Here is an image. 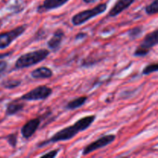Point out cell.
<instances>
[{"mask_svg":"<svg viewBox=\"0 0 158 158\" xmlns=\"http://www.w3.org/2000/svg\"><path fill=\"white\" fill-rule=\"evenodd\" d=\"M96 115H89L79 119L73 125L68 126L63 128L60 131H57L55 134L52 136L48 140H44L38 144L39 148L45 147L51 143H56V142L66 141L73 138L79 133L87 130L95 121Z\"/></svg>","mask_w":158,"mask_h":158,"instance_id":"cell-1","label":"cell"},{"mask_svg":"<svg viewBox=\"0 0 158 158\" xmlns=\"http://www.w3.org/2000/svg\"><path fill=\"white\" fill-rule=\"evenodd\" d=\"M49 52L47 49H40L37 50L26 52L20 56L15 63V68L17 69L31 67L44 61L49 56Z\"/></svg>","mask_w":158,"mask_h":158,"instance_id":"cell-2","label":"cell"},{"mask_svg":"<svg viewBox=\"0 0 158 158\" xmlns=\"http://www.w3.org/2000/svg\"><path fill=\"white\" fill-rule=\"evenodd\" d=\"M106 9H107V5L106 2L100 3L97 6H94V8L81 11V12L75 14L71 19V22H72L73 25L75 26H81L89 20L101 15L106 10Z\"/></svg>","mask_w":158,"mask_h":158,"instance_id":"cell-3","label":"cell"},{"mask_svg":"<svg viewBox=\"0 0 158 158\" xmlns=\"http://www.w3.org/2000/svg\"><path fill=\"white\" fill-rule=\"evenodd\" d=\"M157 29L153 32H149L145 35L143 40H142L141 43L135 49L134 52V56L136 57H143L145 56L148 55L154 46H157L158 40H157Z\"/></svg>","mask_w":158,"mask_h":158,"instance_id":"cell-4","label":"cell"},{"mask_svg":"<svg viewBox=\"0 0 158 158\" xmlns=\"http://www.w3.org/2000/svg\"><path fill=\"white\" fill-rule=\"evenodd\" d=\"M52 94V89L46 85H41L34 88L29 92L26 93L20 97L19 100L24 101H37L49 98Z\"/></svg>","mask_w":158,"mask_h":158,"instance_id":"cell-5","label":"cell"},{"mask_svg":"<svg viewBox=\"0 0 158 158\" xmlns=\"http://www.w3.org/2000/svg\"><path fill=\"white\" fill-rule=\"evenodd\" d=\"M27 25H22L10 31L0 33V49L9 47L15 40L21 36L26 30Z\"/></svg>","mask_w":158,"mask_h":158,"instance_id":"cell-6","label":"cell"},{"mask_svg":"<svg viewBox=\"0 0 158 158\" xmlns=\"http://www.w3.org/2000/svg\"><path fill=\"white\" fill-rule=\"evenodd\" d=\"M115 139L116 136L114 134H106V135L102 136V137H99L97 140H96L95 141L86 145L83 148L82 154L83 156L88 155V154H91L97 150L105 148V147L112 143L115 140Z\"/></svg>","mask_w":158,"mask_h":158,"instance_id":"cell-7","label":"cell"},{"mask_svg":"<svg viewBox=\"0 0 158 158\" xmlns=\"http://www.w3.org/2000/svg\"><path fill=\"white\" fill-rule=\"evenodd\" d=\"M41 123L40 118H33L28 120L21 128V134L23 138L29 139L35 134Z\"/></svg>","mask_w":158,"mask_h":158,"instance_id":"cell-8","label":"cell"},{"mask_svg":"<svg viewBox=\"0 0 158 158\" xmlns=\"http://www.w3.org/2000/svg\"><path fill=\"white\" fill-rule=\"evenodd\" d=\"M69 1V0H44L43 4L40 5L37 7V12L42 14L49 11L54 10L64 6Z\"/></svg>","mask_w":158,"mask_h":158,"instance_id":"cell-9","label":"cell"},{"mask_svg":"<svg viewBox=\"0 0 158 158\" xmlns=\"http://www.w3.org/2000/svg\"><path fill=\"white\" fill-rule=\"evenodd\" d=\"M135 2V0H117L115 4L110 9V12H108V17H116L120 15L121 12L127 9L133 3Z\"/></svg>","mask_w":158,"mask_h":158,"instance_id":"cell-10","label":"cell"},{"mask_svg":"<svg viewBox=\"0 0 158 158\" xmlns=\"http://www.w3.org/2000/svg\"><path fill=\"white\" fill-rule=\"evenodd\" d=\"M65 37V32L62 29H57L52 34V37L48 40L47 46L49 49L57 51L60 48L63 40Z\"/></svg>","mask_w":158,"mask_h":158,"instance_id":"cell-11","label":"cell"},{"mask_svg":"<svg viewBox=\"0 0 158 158\" xmlns=\"http://www.w3.org/2000/svg\"><path fill=\"white\" fill-rule=\"evenodd\" d=\"M31 77L35 80H46L50 79L53 76V72L47 66H40L32 70L30 73Z\"/></svg>","mask_w":158,"mask_h":158,"instance_id":"cell-12","label":"cell"},{"mask_svg":"<svg viewBox=\"0 0 158 158\" xmlns=\"http://www.w3.org/2000/svg\"><path fill=\"white\" fill-rule=\"evenodd\" d=\"M26 106V103L19 102L18 100H13L6 105V116H14L15 114H19V112L23 111L24 110V107Z\"/></svg>","mask_w":158,"mask_h":158,"instance_id":"cell-13","label":"cell"},{"mask_svg":"<svg viewBox=\"0 0 158 158\" xmlns=\"http://www.w3.org/2000/svg\"><path fill=\"white\" fill-rule=\"evenodd\" d=\"M88 97L82 96V97H77V98H75L73 100H70L69 102H68V103L66 105L65 107H66V110H77L83 106L86 103Z\"/></svg>","mask_w":158,"mask_h":158,"instance_id":"cell-14","label":"cell"},{"mask_svg":"<svg viewBox=\"0 0 158 158\" xmlns=\"http://www.w3.org/2000/svg\"><path fill=\"white\" fill-rule=\"evenodd\" d=\"M143 32V29L142 26H136V27L132 28L128 31V37L131 40H137L141 36Z\"/></svg>","mask_w":158,"mask_h":158,"instance_id":"cell-15","label":"cell"},{"mask_svg":"<svg viewBox=\"0 0 158 158\" xmlns=\"http://www.w3.org/2000/svg\"><path fill=\"white\" fill-rule=\"evenodd\" d=\"M21 80H17V79H9L2 83L3 87L8 89H13L15 88L18 87L21 85Z\"/></svg>","mask_w":158,"mask_h":158,"instance_id":"cell-16","label":"cell"},{"mask_svg":"<svg viewBox=\"0 0 158 158\" xmlns=\"http://www.w3.org/2000/svg\"><path fill=\"white\" fill-rule=\"evenodd\" d=\"M145 12L148 15H155L158 12V0H154L150 5L145 7Z\"/></svg>","mask_w":158,"mask_h":158,"instance_id":"cell-17","label":"cell"},{"mask_svg":"<svg viewBox=\"0 0 158 158\" xmlns=\"http://www.w3.org/2000/svg\"><path fill=\"white\" fill-rule=\"evenodd\" d=\"M158 70V64L157 63H151V64L147 65L144 66L142 70V74L143 75H149V74L157 72Z\"/></svg>","mask_w":158,"mask_h":158,"instance_id":"cell-18","label":"cell"},{"mask_svg":"<svg viewBox=\"0 0 158 158\" xmlns=\"http://www.w3.org/2000/svg\"><path fill=\"white\" fill-rule=\"evenodd\" d=\"M8 143L12 147V148H15L17 146V142H18V133H13V134H9L6 137Z\"/></svg>","mask_w":158,"mask_h":158,"instance_id":"cell-19","label":"cell"},{"mask_svg":"<svg viewBox=\"0 0 158 158\" xmlns=\"http://www.w3.org/2000/svg\"><path fill=\"white\" fill-rule=\"evenodd\" d=\"M60 151L59 149L52 150V151H50L49 152L46 153V154L41 155V157H49V158H54L58 155V153Z\"/></svg>","mask_w":158,"mask_h":158,"instance_id":"cell-20","label":"cell"},{"mask_svg":"<svg viewBox=\"0 0 158 158\" xmlns=\"http://www.w3.org/2000/svg\"><path fill=\"white\" fill-rule=\"evenodd\" d=\"M8 67V63L6 60H1L0 61V75L6 70Z\"/></svg>","mask_w":158,"mask_h":158,"instance_id":"cell-21","label":"cell"},{"mask_svg":"<svg viewBox=\"0 0 158 158\" xmlns=\"http://www.w3.org/2000/svg\"><path fill=\"white\" fill-rule=\"evenodd\" d=\"M87 36V34L86 33H83V32H80V33L77 34V35L75 36V40H83L84 38Z\"/></svg>","mask_w":158,"mask_h":158,"instance_id":"cell-22","label":"cell"},{"mask_svg":"<svg viewBox=\"0 0 158 158\" xmlns=\"http://www.w3.org/2000/svg\"><path fill=\"white\" fill-rule=\"evenodd\" d=\"M83 1L86 4H93V3L99 1V0H83Z\"/></svg>","mask_w":158,"mask_h":158,"instance_id":"cell-23","label":"cell"}]
</instances>
